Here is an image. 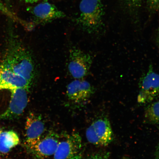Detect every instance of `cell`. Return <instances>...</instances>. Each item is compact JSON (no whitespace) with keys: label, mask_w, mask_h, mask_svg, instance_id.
<instances>
[{"label":"cell","mask_w":159,"mask_h":159,"mask_svg":"<svg viewBox=\"0 0 159 159\" xmlns=\"http://www.w3.org/2000/svg\"><path fill=\"white\" fill-rule=\"evenodd\" d=\"M1 63L33 85L36 75L34 60L30 51L14 35H10L7 39Z\"/></svg>","instance_id":"cell-1"},{"label":"cell","mask_w":159,"mask_h":159,"mask_svg":"<svg viewBox=\"0 0 159 159\" xmlns=\"http://www.w3.org/2000/svg\"><path fill=\"white\" fill-rule=\"evenodd\" d=\"M23 1L27 3H33L37 2L39 0H23Z\"/></svg>","instance_id":"cell-21"},{"label":"cell","mask_w":159,"mask_h":159,"mask_svg":"<svg viewBox=\"0 0 159 159\" xmlns=\"http://www.w3.org/2000/svg\"><path fill=\"white\" fill-rule=\"evenodd\" d=\"M150 8L153 11H156L159 9V0H147Z\"/></svg>","instance_id":"cell-16"},{"label":"cell","mask_w":159,"mask_h":159,"mask_svg":"<svg viewBox=\"0 0 159 159\" xmlns=\"http://www.w3.org/2000/svg\"><path fill=\"white\" fill-rule=\"evenodd\" d=\"M69 59L68 70L73 78L82 79L88 74L93 62L90 55L74 48L70 51Z\"/></svg>","instance_id":"cell-6"},{"label":"cell","mask_w":159,"mask_h":159,"mask_svg":"<svg viewBox=\"0 0 159 159\" xmlns=\"http://www.w3.org/2000/svg\"><path fill=\"white\" fill-rule=\"evenodd\" d=\"M9 91V100L0 108V119H12L20 116L28 102V94L30 91L27 89L19 88Z\"/></svg>","instance_id":"cell-4"},{"label":"cell","mask_w":159,"mask_h":159,"mask_svg":"<svg viewBox=\"0 0 159 159\" xmlns=\"http://www.w3.org/2000/svg\"><path fill=\"white\" fill-rule=\"evenodd\" d=\"M32 85L23 77L16 74L7 66L0 63V91L25 88L30 91Z\"/></svg>","instance_id":"cell-12"},{"label":"cell","mask_w":159,"mask_h":159,"mask_svg":"<svg viewBox=\"0 0 159 159\" xmlns=\"http://www.w3.org/2000/svg\"><path fill=\"white\" fill-rule=\"evenodd\" d=\"M139 92L137 98L140 104L152 102L159 97V74L154 71L152 65L139 81Z\"/></svg>","instance_id":"cell-3"},{"label":"cell","mask_w":159,"mask_h":159,"mask_svg":"<svg viewBox=\"0 0 159 159\" xmlns=\"http://www.w3.org/2000/svg\"><path fill=\"white\" fill-rule=\"evenodd\" d=\"M45 130L44 123L40 115L30 113L25 125V144L27 148L33 146L39 140Z\"/></svg>","instance_id":"cell-10"},{"label":"cell","mask_w":159,"mask_h":159,"mask_svg":"<svg viewBox=\"0 0 159 159\" xmlns=\"http://www.w3.org/2000/svg\"><path fill=\"white\" fill-rule=\"evenodd\" d=\"M125 1L129 7L136 8L140 6L142 0H125Z\"/></svg>","instance_id":"cell-17"},{"label":"cell","mask_w":159,"mask_h":159,"mask_svg":"<svg viewBox=\"0 0 159 159\" xmlns=\"http://www.w3.org/2000/svg\"><path fill=\"white\" fill-rule=\"evenodd\" d=\"M69 159H82V154L81 152H80L78 154Z\"/></svg>","instance_id":"cell-19"},{"label":"cell","mask_w":159,"mask_h":159,"mask_svg":"<svg viewBox=\"0 0 159 159\" xmlns=\"http://www.w3.org/2000/svg\"><path fill=\"white\" fill-rule=\"evenodd\" d=\"M86 137L88 142L99 146H106L114 140L110 122L107 118L97 119L87 129Z\"/></svg>","instance_id":"cell-5"},{"label":"cell","mask_w":159,"mask_h":159,"mask_svg":"<svg viewBox=\"0 0 159 159\" xmlns=\"http://www.w3.org/2000/svg\"><path fill=\"white\" fill-rule=\"evenodd\" d=\"M45 1H47V0H45Z\"/></svg>","instance_id":"cell-26"},{"label":"cell","mask_w":159,"mask_h":159,"mask_svg":"<svg viewBox=\"0 0 159 159\" xmlns=\"http://www.w3.org/2000/svg\"><path fill=\"white\" fill-rule=\"evenodd\" d=\"M79 7L78 21L81 26L89 33L98 31L102 25V0H81Z\"/></svg>","instance_id":"cell-2"},{"label":"cell","mask_w":159,"mask_h":159,"mask_svg":"<svg viewBox=\"0 0 159 159\" xmlns=\"http://www.w3.org/2000/svg\"><path fill=\"white\" fill-rule=\"evenodd\" d=\"M59 135L49 132L43 135L33 146L27 148L29 152L37 159H45L54 155L59 142Z\"/></svg>","instance_id":"cell-7"},{"label":"cell","mask_w":159,"mask_h":159,"mask_svg":"<svg viewBox=\"0 0 159 159\" xmlns=\"http://www.w3.org/2000/svg\"><path fill=\"white\" fill-rule=\"evenodd\" d=\"M87 159H104V158L100 154L97 153L91 155Z\"/></svg>","instance_id":"cell-18"},{"label":"cell","mask_w":159,"mask_h":159,"mask_svg":"<svg viewBox=\"0 0 159 159\" xmlns=\"http://www.w3.org/2000/svg\"><path fill=\"white\" fill-rule=\"evenodd\" d=\"M0 159H1V157H0Z\"/></svg>","instance_id":"cell-25"},{"label":"cell","mask_w":159,"mask_h":159,"mask_svg":"<svg viewBox=\"0 0 159 159\" xmlns=\"http://www.w3.org/2000/svg\"><path fill=\"white\" fill-rule=\"evenodd\" d=\"M144 118L149 123L159 124V101L148 105L145 109Z\"/></svg>","instance_id":"cell-14"},{"label":"cell","mask_w":159,"mask_h":159,"mask_svg":"<svg viewBox=\"0 0 159 159\" xmlns=\"http://www.w3.org/2000/svg\"><path fill=\"white\" fill-rule=\"evenodd\" d=\"M157 42L158 47L159 48V22L158 29L157 34Z\"/></svg>","instance_id":"cell-22"},{"label":"cell","mask_w":159,"mask_h":159,"mask_svg":"<svg viewBox=\"0 0 159 159\" xmlns=\"http://www.w3.org/2000/svg\"><path fill=\"white\" fill-rule=\"evenodd\" d=\"M82 147V139L77 133L65 135L59 141L53 156V159H69L80 152Z\"/></svg>","instance_id":"cell-8"},{"label":"cell","mask_w":159,"mask_h":159,"mask_svg":"<svg viewBox=\"0 0 159 159\" xmlns=\"http://www.w3.org/2000/svg\"><path fill=\"white\" fill-rule=\"evenodd\" d=\"M94 91V87L88 81L75 79L67 85L66 95L70 100L81 104L89 100Z\"/></svg>","instance_id":"cell-9"},{"label":"cell","mask_w":159,"mask_h":159,"mask_svg":"<svg viewBox=\"0 0 159 159\" xmlns=\"http://www.w3.org/2000/svg\"><path fill=\"white\" fill-rule=\"evenodd\" d=\"M20 143V138L16 133L12 130L0 129V155L7 154Z\"/></svg>","instance_id":"cell-13"},{"label":"cell","mask_w":159,"mask_h":159,"mask_svg":"<svg viewBox=\"0 0 159 159\" xmlns=\"http://www.w3.org/2000/svg\"><path fill=\"white\" fill-rule=\"evenodd\" d=\"M28 9L34 17L35 21L39 23H48L66 16L63 11L46 1L34 7H29Z\"/></svg>","instance_id":"cell-11"},{"label":"cell","mask_w":159,"mask_h":159,"mask_svg":"<svg viewBox=\"0 0 159 159\" xmlns=\"http://www.w3.org/2000/svg\"><path fill=\"white\" fill-rule=\"evenodd\" d=\"M122 159H130L128 157H125L123 158Z\"/></svg>","instance_id":"cell-24"},{"label":"cell","mask_w":159,"mask_h":159,"mask_svg":"<svg viewBox=\"0 0 159 159\" xmlns=\"http://www.w3.org/2000/svg\"><path fill=\"white\" fill-rule=\"evenodd\" d=\"M155 159H159V143L156 149V154H155Z\"/></svg>","instance_id":"cell-20"},{"label":"cell","mask_w":159,"mask_h":159,"mask_svg":"<svg viewBox=\"0 0 159 159\" xmlns=\"http://www.w3.org/2000/svg\"><path fill=\"white\" fill-rule=\"evenodd\" d=\"M0 13L7 16L16 21L25 25L23 20L20 19L17 16L10 10L3 2L2 0H0Z\"/></svg>","instance_id":"cell-15"},{"label":"cell","mask_w":159,"mask_h":159,"mask_svg":"<svg viewBox=\"0 0 159 159\" xmlns=\"http://www.w3.org/2000/svg\"><path fill=\"white\" fill-rule=\"evenodd\" d=\"M104 159H109V156L108 154H106L105 156L104 157Z\"/></svg>","instance_id":"cell-23"}]
</instances>
